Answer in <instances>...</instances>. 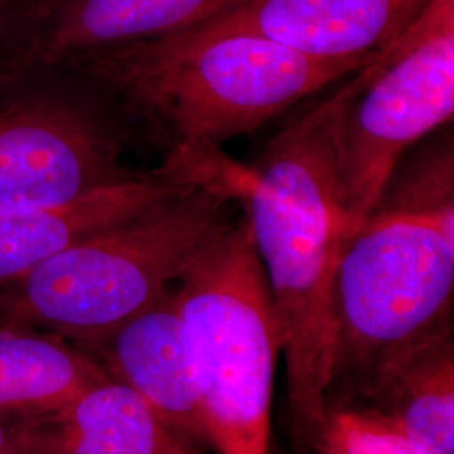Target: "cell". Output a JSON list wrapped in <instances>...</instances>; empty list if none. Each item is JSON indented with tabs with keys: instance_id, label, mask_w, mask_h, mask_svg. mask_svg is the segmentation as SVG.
<instances>
[{
	"instance_id": "1",
	"label": "cell",
	"mask_w": 454,
	"mask_h": 454,
	"mask_svg": "<svg viewBox=\"0 0 454 454\" xmlns=\"http://www.w3.org/2000/svg\"><path fill=\"white\" fill-rule=\"evenodd\" d=\"M348 88L293 120L249 167L221 148L177 159L187 179L239 204L249 223L279 326L296 454L313 453L335 371L332 294L348 241L335 123Z\"/></svg>"
},
{
	"instance_id": "2",
	"label": "cell",
	"mask_w": 454,
	"mask_h": 454,
	"mask_svg": "<svg viewBox=\"0 0 454 454\" xmlns=\"http://www.w3.org/2000/svg\"><path fill=\"white\" fill-rule=\"evenodd\" d=\"M453 294L454 138L444 127L397 163L341 251L332 387L341 380L358 394L390 357L451 322Z\"/></svg>"
},
{
	"instance_id": "3",
	"label": "cell",
	"mask_w": 454,
	"mask_h": 454,
	"mask_svg": "<svg viewBox=\"0 0 454 454\" xmlns=\"http://www.w3.org/2000/svg\"><path fill=\"white\" fill-rule=\"evenodd\" d=\"M66 63L145 118L168 153L217 150L362 69L249 33H177L86 51Z\"/></svg>"
},
{
	"instance_id": "4",
	"label": "cell",
	"mask_w": 454,
	"mask_h": 454,
	"mask_svg": "<svg viewBox=\"0 0 454 454\" xmlns=\"http://www.w3.org/2000/svg\"><path fill=\"white\" fill-rule=\"evenodd\" d=\"M229 204L194 184L67 247L0 290V328L43 330L78 347L103 339L179 281L232 221Z\"/></svg>"
},
{
	"instance_id": "5",
	"label": "cell",
	"mask_w": 454,
	"mask_h": 454,
	"mask_svg": "<svg viewBox=\"0 0 454 454\" xmlns=\"http://www.w3.org/2000/svg\"><path fill=\"white\" fill-rule=\"evenodd\" d=\"M176 294L206 444L270 454L281 339L244 212L199 251Z\"/></svg>"
},
{
	"instance_id": "6",
	"label": "cell",
	"mask_w": 454,
	"mask_h": 454,
	"mask_svg": "<svg viewBox=\"0 0 454 454\" xmlns=\"http://www.w3.org/2000/svg\"><path fill=\"white\" fill-rule=\"evenodd\" d=\"M453 116L454 0H433L392 46L350 76L335 123L348 239L407 152Z\"/></svg>"
},
{
	"instance_id": "7",
	"label": "cell",
	"mask_w": 454,
	"mask_h": 454,
	"mask_svg": "<svg viewBox=\"0 0 454 454\" xmlns=\"http://www.w3.org/2000/svg\"><path fill=\"white\" fill-rule=\"evenodd\" d=\"M131 174L112 127L82 101L35 95L0 106V214L58 206Z\"/></svg>"
},
{
	"instance_id": "8",
	"label": "cell",
	"mask_w": 454,
	"mask_h": 454,
	"mask_svg": "<svg viewBox=\"0 0 454 454\" xmlns=\"http://www.w3.org/2000/svg\"><path fill=\"white\" fill-rule=\"evenodd\" d=\"M433 0H247L184 33H249L305 56L347 65L372 63Z\"/></svg>"
},
{
	"instance_id": "9",
	"label": "cell",
	"mask_w": 454,
	"mask_h": 454,
	"mask_svg": "<svg viewBox=\"0 0 454 454\" xmlns=\"http://www.w3.org/2000/svg\"><path fill=\"white\" fill-rule=\"evenodd\" d=\"M82 348L110 379L137 392L165 426L206 444L176 288Z\"/></svg>"
},
{
	"instance_id": "10",
	"label": "cell",
	"mask_w": 454,
	"mask_h": 454,
	"mask_svg": "<svg viewBox=\"0 0 454 454\" xmlns=\"http://www.w3.org/2000/svg\"><path fill=\"white\" fill-rule=\"evenodd\" d=\"M12 454H200V446L108 377L65 406L17 414Z\"/></svg>"
},
{
	"instance_id": "11",
	"label": "cell",
	"mask_w": 454,
	"mask_h": 454,
	"mask_svg": "<svg viewBox=\"0 0 454 454\" xmlns=\"http://www.w3.org/2000/svg\"><path fill=\"white\" fill-rule=\"evenodd\" d=\"M189 184L163 165L133 172L69 202L0 214V290L82 239L184 192Z\"/></svg>"
},
{
	"instance_id": "12",
	"label": "cell",
	"mask_w": 454,
	"mask_h": 454,
	"mask_svg": "<svg viewBox=\"0 0 454 454\" xmlns=\"http://www.w3.org/2000/svg\"><path fill=\"white\" fill-rule=\"evenodd\" d=\"M247 0H49L35 14L39 31L16 71L43 69L69 58L197 27Z\"/></svg>"
},
{
	"instance_id": "13",
	"label": "cell",
	"mask_w": 454,
	"mask_h": 454,
	"mask_svg": "<svg viewBox=\"0 0 454 454\" xmlns=\"http://www.w3.org/2000/svg\"><path fill=\"white\" fill-rule=\"evenodd\" d=\"M424 454H454V340L451 322L382 364L358 392Z\"/></svg>"
},
{
	"instance_id": "14",
	"label": "cell",
	"mask_w": 454,
	"mask_h": 454,
	"mask_svg": "<svg viewBox=\"0 0 454 454\" xmlns=\"http://www.w3.org/2000/svg\"><path fill=\"white\" fill-rule=\"evenodd\" d=\"M108 379L82 347L56 333L0 328V412L29 414L65 406Z\"/></svg>"
},
{
	"instance_id": "15",
	"label": "cell",
	"mask_w": 454,
	"mask_h": 454,
	"mask_svg": "<svg viewBox=\"0 0 454 454\" xmlns=\"http://www.w3.org/2000/svg\"><path fill=\"white\" fill-rule=\"evenodd\" d=\"M313 454H424L394 424L369 407H326Z\"/></svg>"
},
{
	"instance_id": "16",
	"label": "cell",
	"mask_w": 454,
	"mask_h": 454,
	"mask_svg": "<svg viewBox=\"0 0 454 454\" xmlns=\"http://www.w3.org/2000/svg\"><path fill=\"white\" fill-rule=\"evenodd\" d=\"M17 414L0 412V454H12L14 451V427Z\"/></svg>"
},
{
	"instance_id": "17",
	"label": "cell",
	"mask_w": 454,
	"mask_h": 454,
	"mask_svg": "<svg viewBox=\"0 0 454 454\" xmlns=\"http://www.w3.org/2000/svg\"><path fill=\"white\" fill-rule=\"evenodd\" d=\"M16 14V11L9 5L7 0H0V35L11 33Z\"/></svg>"
},
{
	"instance_id": "18",
	"label": "cell",
	"mask_w": 454,
	"mask_h": 454,
	"mask_svg": "<svg viewBox=\"0 0 454 454\" xmlns=\"http://www.w3.org/2000/svg\"><path fill=\"white\" fill-rule=\"evenodd\" d=\"M9 2V5L14 9V11H19V7H31V11H33L34 14H37L46 4H48L49 0H7Z\"/></svg>"
}]
</instances>
